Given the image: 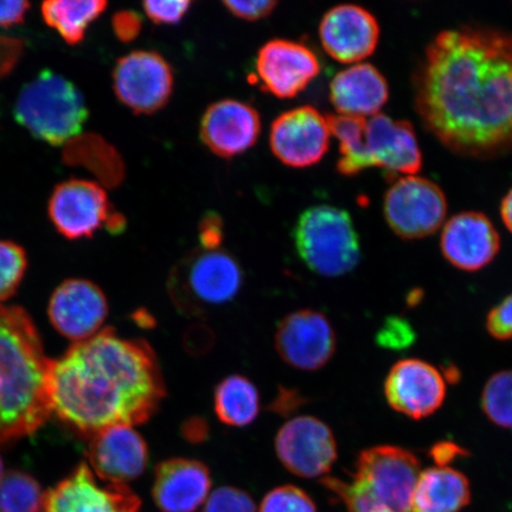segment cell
Instances as JSON below:
<instances>
[{"instance_id":"d6986e66","label":"cell","mask_w":512,"mask_h":512,"mask_svg":"<svg viewBox=\"0 0 512 512\" xmlns=\"http://www.w3.org/2000/svg\"><path fill=\"white\" fill-rule=\"evenodd\" d=\"M380 25L367 9L355 4L335 6L319 24L320 43L332 59L362 63L374 54L380 41Z\"/></svg>"},{"instance_id":"ab89813d","label":"cell","mask_w":512,"mask_h":512,"mask_svg":"<svg viewBox=\"0 0 512 512\" xmlns=\"http://www.w3.org/2000/svg\"><path fill=\"white\" fill-rule=\"evenodd\" d=\"M24 51V43L14 37L0 36V79L14 70Z\"/></svg>"},{"instance_id":"f1b7e54d","label":"cell","mask_w":512,"mask_h":512,"mask_svg":"<svg viewBox=\"0 0 512 512\" xmlns=\"http://www.w3.org/2000/svg\"><path fill=\"white\" fill-rule=\"evenodd\" d=\"M44 492L40 483L22 471L0 479V512H41Z\"/></svg>"},{"instance_id":"5b68a950","label":"cell","mask_w":512,"mask_h":512,"mask_svg":"<svg viewBox=\"0 0 512 512\" xmlns=\"http://www.w3.org/2000/svg\"><path fill=\"white\" fill-rule=\"evenodd\" d=\"M19 125L54 146L79 136L88 118L85 99L74 83L44 70L22 88L15 105Z\"/></svg>"},{"instance_id":"6da1fadb","label":"cell","mask_w":512,"mask_h":512,"mask_svg":"<svg viewBox=\"0 0 512 512\" xmlns=\"http://www.w3.org/2000/svg\"><path fill=\"white\" fill-rule=\"evenodd\" d=\"M414 91L422 123L448 150L475 158L512 151V35L440 32L426 49Z\"/></svg>"},{"instance_id":"277c9868","label":"cell","mask_w":512,"mask_h":512,"mask_svg":"<svg viewBox=\"0 0 512 512\" xmlns=\"http://www.w3.org/2000/svg\"><path fill=\"white\" fill-rule=\"evenodd\" d=\"M420 460L396 446H375L361 452L350 483L325 478V488L347 504L351 512H412Z\"/></svg>"},{"instance_id":"52a82bcc","label":"cell","mask_w":512,"mask_h":512,"mask_svg":"<svg viewBox=\"0 0 512 512\" xmlns=\"http://www.w3.org/2000/svg\"><path fill=\"white\" fill-rule=\"evenodd\" d=\"M299 258L320 277H343L361 260L360 238L348 211L315 206L300 215L293 232Z\"/></svg>"},{"instance_id":"ffe728a7","label":"cell","mask_w":512,"mask_h":512,"mask_svg":"<svg viewBox=\"0 0 512 512\" xmlns=\"http://www.w3.org/2000/svg\"><path fill=\"white\" fill-rule=\"evenodd\" d=\"M149 446L136 428L118 425L91 438L88 459L102 482L126 484L142 476L149 465Z\"/></svg>"},{"instance_id":"b9f144b4","label":"cell","mask_w":512,"mask_h":512,"mask_svg":"<svg viewBox=\"0 0 512 512\" xmlns=\"http://www.w3.org/2000/svg\"><path fill=\"white\" fill-rule=\"evenodd\" d=\"M29 9L30 4L22 0L0 2V28H10L23 23Z\"/></svg>"},{"instance_id":"8d00e7d4","label":"cell","mask_w":512,"mask_h":512,"mask_svg":"<svg viewBox=\"0 0 512 512\" xmlns=\"http://www.w3.org/2000/svg\"><path fill=\"white\" fill-rule=\"evenodd\" d=\"M224 6L235 17L243 21H261L272 14L278 3L273 0H251V2H224Z\"/></svg>"},{"instance_id":"7c38bea8","label":"cell","mask_w":512,"mask_h":512,"mask_svg":"<svg viewBox=\"0 0 512 512\" xmlns=\"http://www.w3.org/2000/svg\"><path fill=\"white\" fill-rule=\"evenodd\" d=\"M274 344L287 366L302 371H316L334 357L337 338L324 313L305 309L281 319L275 331Z\"/></svg>"},{"instance_id":"ee69618b","label":"cell","mask_w":512,"mask_h":512,"mask_svg":"<svg viewBox=\"0 0 512 512\" xmlns=\"http://www.w3.org/2000/svg\"><path fill=\"white\" fill-rule=\"evenodd\" d=\"M303 403L302 398L296 392H284L274 401V408L277 412L290 413Z\"/></svg>"},{"instance_id":"9c48e42d","label":"cell","mask_w":512,"mask_h":512,"mask_svg":"<svg viewBox=\"0 0 512 512\" xmlns=\"http://www.w3.org/2000/svg\"><path fill=\"white\" fill-rule=\"evenodd\" d=\"M381 168L389 177L415 176L422 153L411 123L379 113L366 119L358 144L357 169Z\"/></svg>"},{"instance_id":"60d3db41","label":"cell","mask_w":512,"mask_h":512,"mask_svg":"<svg viewBox=\"0 0 512 512\" xmlns=\"http://www.w3.org/2000/svg\"><path fill=\"white\" fill-rule=\"evenodd\" d=\"M469 456V453L456 443L452 441H440L435 444L430 451V457L434 460V463L439 467H446L457 460L458 458H464Z\"/></svg>"},{"instance_id":"4fadbf2b","label":"cell","mask_w":512,"mask_h":512,"mask_svg":"<svg viewBox=\"0 0 512 512\" xmlns=\"http://www.w3.org/2000/svg\"><path fill=\"white\" fill-rule=\"evenodd\" d=\"M142 501L126 484L102 482L81 464L44 494L41 512H138Z\"/></svg>"},{"instance_id":"4dcf8cb0","label":"cell","mask_w":512,"mask_h":512,"mask_svg":"<svg viewBox=\"0 0 512 512\" xmlns=\"http://www.w3.org/2000/svg\"><path fill=\"white\" fill-rule=\"evenodd\" d=\"M27 267L24 249L15 242L0 240V303L14 296Z\"/></svg>"},{"instance_id":"d4e9b609","label":"cell","mask_w":512,"mask_h":512,"mask_svg":"<svg viewBox=\"0 0 512 512\" xmlns=\"http://www.w3.org/2000/svg\"><path fill=\"white\" fill-rule=\"evenodd\" d=\"M469 480L452 467H431L420 473L412 512H459L470 503Z\"/></svg>"},{"instance_id":"f546056e","label":"cell","mask_w":512,"mask_h":512,"mask_svg":"<svg viewBox=\"0 0 512 512\" xmlns=\"http://www.w3.org/2000/svg\"><path fill=\"white\" fill-rule=\"evenodd\" d=\"M480 403L492 424L512 430V370L498 371L490 377Z\"/></svg>"},{"instance_id":"d590c367","label":"cell","mask_w":512,"mask_h":512,"mask_svg":"<svg viewBox=\"0 0 512 512\" xmlns=\"http://www.w3.org/2000/svg\"><path fill=\"white\" fill-rule=\"evenodd\" d=\"M486 329L497 341L512 339V293L489 312Z\"/></svg>"},{"instance_id":"ac0fdd59","label":"cell","mask_w":512,"mask_h":512,"mask_svg":"<svg viewBox=\"0 0 512 512\" xmlns=\"http://www.w3.org/2000/svg\"><path fill=\"white\" fill-rule=\"evenodd\" d=\"M108 311L107 298L98 285L68 279L51 296L48 315L62 336L79 343L99 334Z\"/></svg>"},{"instance_id":"30bf717a","label":"cell","mask_w":512,"mask_h":512,"mask_svg":"<svg viewBox=\"0 0 512 512\" xmlns=\"http://www.w3.org/2000/svg\"><path fill=\"white\" fill-rule=\"evenodd\" d=\"M174 86V72L169 62L156 51H132L115 63V95L136 114L162 110L171 99Z\"/></svg>"},{"instance_id":"4316f807","label":"cell","mask_w":512,"mask_h":512,"mask_svg":"<svg viewBox=\"0 0 512 512\" xmlns=\"http://www.w3.org/2000/svg\"><path fill=\"white\" fill-rule=\"evenodd\" d=\"M104 0H51L43 3L44 22L53 28L69 46L85 40L89 25L107 9Z\"/></svg>"},{"instance_id":"44dd1931","label":"cell","mask_w":512,"mask_h":512,"mask_svg":"<svg viewBox=\"0 0 512 512\" xmlns=\"http://www.w3.org/2000/svg\"><path fill=\"white\" fill-rule=\"evenodd\" d=\"M440 248L445 259L458 270L477 272L495 260L501 238L488 216L464 211L445 223Z\"/></svg>"},{"instance_id":"ba28073f","label":"cell","mask_w":512,"mask_h":512,"mask_svg":"<svg viewBox=\"0 0 512 512\" xmlns=\"http://www.w3.org/2000/svg\"><path fill=\"white\" fill-rule=\"evenodd\" d=\"M383 214L390 229L401 239H424L443 226L446 196L431 179L418 175L399 177L384 196Z\"/></svg>"},{"instance_id":"cb8c5ba5","label":"cell","mask_w":512,"mask_h":512,"mask_svg":"<svg viewBox=\"0 0 512 512\" xmlns=\"http://www.w3.org/2000/svg\"><path fill=\"white\" fill-rule=\"evenodd\" d=\"M388 99V82L373 64H352L331 81L330 100L339 115L368 119L379 114Z\"/></svg>"},{"instance_id":"603a6c76","label":"cell","mask_w":512,"mask_h":512,"mask_svg":"<svg viewBox=\"0 0 512 512\" xmlns=\"http://www.w3.org/2000/svg\"><path fill=\"white\" fill-rule=\"evenodd\" d=\"M211 477L195 459L172 458L158 464L152 496L162 512H194L207 501Z\"/></svg>"},{"instance_id":"1f68e13d","label":"cell","mask_w":512,"mask_h":512,"mask_svg":"<svg viewBox=\"0 0 512 512\" xmlns=\"http://www.w3.org/2000/svg\"><path fill=\"white\" fill-rule=\"evenodd\" d=\"M260 512H317L309 495L293 485L279 486L261 503Z\"/></svg>"},{"instance_id":"7a4b0ae2","label":"cell","mask_w":512,"mask_h":512,"mask_svg":"<svg viewBox=\"0 0 512 512\" xmlns=\"http://www.w3.org/2000/svg\"><path fill=\"white\" fill-rule=\"evenodd\" d=\"M47 392L51 413L92 438L108 427L145 424L166 388L149 343L105 329L49 360Z\"/></svg>"},{"instance_id":"bcb514c9","label":"cell","mask_w":512,"mask_h":512,"mask_svg":"<svg viewBox=\"0 0 512 512\" xmlns=\"http://www.w3.org/2000/svg\"><path fill=\"white\" fill-rule=\"evenodd\" d=\"M4 476V465H3V459L0 457V479H2Z\"/></svg>"},{"instance_id":"7402d4cb","label":"cell","mask_w":512,"mask_h":512,"mask_svg":"<svg viewBox=\"0 0 512 512\" xmlns=\"http://www.w3.org/2000/svg\"><path fill=\"white\" fill-rule=\"evenodd\" d=\"M261 118L251 105L239 100L215 102L204 112L200 136L204 145L221 158L242 155L258 142Z\"/></svg>"},{"instance_id":"9a60e30c","label":"cell","mask_w":512,"mask_h":512,"mask_svg":"<svg viewBox=\"0 0 512 512\" xmlns=\"http://www.w3.org/2000/svg\"><path fill=\"white\" fill-rule=\"evenodd\" d=\"M328 117L312 106L293 108L273 121L270 145L273 155L290 168L316 165L329 151Z\"/></svg>"},{"instance_id":"2e32d148","label":"cell","mask_w":512,"mask_h":512,"mask_svg":"<svg viewBox=\"0 0 512 512\" xmlns=\"http://www.w3.org/2000/svg\"><path fill=\"white\" fill-rule=\"evenodd\" d=\"M255 72V80L264 92L279 99H293L317 78L320 63L305 44L278 38L259 50Z\"/></svg>"},{"instance_id":"e575fe53","label":"cell","mask_w":512,"mask_h":512,"mask_svg":"<svg viewBox=\"0 0 512 512\" xmlns=\"http://www.w3.org/2000/svg\"><path fill=\"white\" fill-rule=\"evenodd\" d=\"M191 2L187 0H178V2H155V0H147L143 3V8L147 17L153 23L158 25H175L182 21L189 8Z\"/></svg>"},{"instance_id":"484cf974","label":"cell","mask_w":512,"mask_h":512,"mask_svg":"<svg viewBox=\"0 0 512 512\" xmlns=\"http://www.w3.org/2000/svg\"><path fill=\"white\" fill-rule=\"evenodd\" d=\"M260 409L259 390L246 376L229 375L217 384L214 411L222 424L229 427H247L258 419Z\"/></svg>"},{"instance_id":"7bdbcfd3","label":"cell","mask_w":512,"mask_h":512,"mask_svg":"<svg viewBox=\"0 0 512 512\" xmlns=\"http://www.w3.org/2000/svg\"><path fill=\"white\" fill-rule=\"evenodd\" d=\"M182 434L189 443H203L209 434L208 424L201 418H191L184 422Z\"/></svg>"},{"instance_id":"5bb4252c","label":"cell","mask_w":512,"mask_h":512,"mask_svg":"<svg viewBox=\"0 0 512 512\" xmlns=\"http://www.w3.org/2000/svg\"><path fill=\"white\" fill-rule=\"evenodd\" d=\"M114 213L105 189L85 179L57 185L48 204L50 221L68 240L93 238L98 230L107 228Z\"/></svg>"},{"instance_id":"e0dca14e","label":"cell","mask_w":512,"mask_h":512,"mask_svg":"<svg viewBox=\"0 0 512 512\" xmlns=\"http://www.w3.org/2000/svg\"><path fill=\"white\" fill-rule=\"evenodd\" d=\"M384 395L394 411L409 419H425L443 406L445 377L432 364L407 358L390 369L384 381Z\"/></svg>"},{"instance_id":"f35d334b","label":"cell","mask_w":512,"mask_h":512,"mask_svg":"<svg viewBox=\"0 0 512 512\" xmlns=\"http://www.w3.org/2000/svg\"><path fill=\"white\" fill-rule=\"evenodd\" d=\"M201 248L203 249H220L223 241V221L219 214L209 211L202 217L200 227Z\"/></svg>"},{"instance_id":"8992f818","label":"cell","mask_w":512,"mask_h":512,"mask_svg":"<svg viewBox=\"0 0 512 512\" xmlns=\"http://www.w3.org/2000/svg\"><path fill=\"white\" fill-rule=\"evenodd\" d=\"M243 271L222 249H197L179 262L169 277L172 303L184 316L201 317L238 297Z\"/></svg>"},{"instance_id":"3957f363","label":"cell","mask_w":512,"mask_h":512,"mask_svg":"<svg viewBox=\"0 0 512 512\" xmlns=\"http://www.w3.org/2000/svg\"><path fill=\"white\" fill-rule=\"evenodd\" d=\"M48 364L28 313L0 304V441L35 433L49 418Z\"/></svg>"},{"instance_id":"f6af8a7d","label":"cell","mask_w":512,"mask_h":512,"mask_svg":"<svg viewBox=\"0 0 512 512\" xmlns=\"http://www.w3.org/2000/svg\"><path fill=\"white\" fill-rule=\"evenodd\" d=\"M501 216L505 227H507L509 232L512 234V189L503 198L501 204Z\"/></svg>"},{"instance_id":"8fae6325","label":"cell","mask_w":512,"mask_h":512,"mask_svg":"<svg viewBox=\"0 0 512 512\" xmlns=\"http://www.w3.org/2000/svg\"><path fill=\"white\" fill-rule=\"evenodd\" d=\"M274 446L281 464L302 478L326 475L337 459L334 432L315 416L288 420L278 431Z\"/></svg>"},{"instance_id":"836d02e7","label":"cell","mask_w":512,"mask_h":512,"mask_svg":"<svg viewBox=\"0 0 512 512\" xmlns=\"http://www.w3.org/2000/svg\"><path fill=\"white\" fill-rule=\"evenodd\" d=\"M415 334L407 320L389 318L377 334V343L388 349H403L414 342Z\"/></svg>"},{"instance_id":"74e56055","label":"cell","mask_w":512,"mask_h":512,"mask_svg":"<svg viewBox=\"0 0 512 512\" xmlns=\"http://www.w3.org/2000/svg\"><path fill=\"white\" fill-rule=\"evenodd\" d=\"M112 24L118 40L123 43H131L142 32L143 18L136 11L123 10L113 16Z\"/></svg>"},{"instance_id":"83f0119b","label":"cell","mask_w":512,"mask_h":512,"mask_svg":"<svg viewBox=\"0 0 512 512\" xmlns=\"http://www.w3.org/2000/svg\"><path fill=\"white\" fill-rule=\"evenodd\" d=\"M66 153L68 163L86 166L101 179V182L117 187L123 182L125 166L117 150L96 136L76 137Z\"/></svg>"},{"instance_id":"d6a6232c","label":"cell","mask_w":512,"mask_h":512,"mask_svg":"<svg viewBox=\"0 0 512 512\" xmlns=\"http://www.w3.org/2000/svg\"><path fill=\"white\" fill-rule=\"evenodd\" d=\"M203 512H256V507L247 492L222 486L207 498Z\"/></svg>"}]
</instances>
